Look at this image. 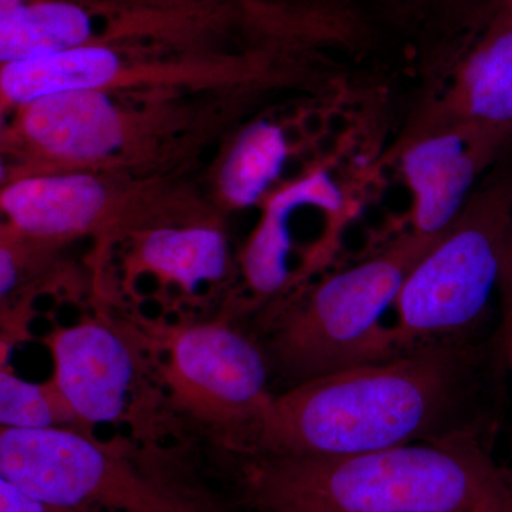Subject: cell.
I'll return each instance as SVG.
<instances>
[{
  "mask_svg": "<svg viewBox=\"0 0 512 512\" xmlns=\"http://www.w3.org/2000/svg\"><path fill=\"white\" fill-rule=\"evenodd\" d=\"M137 333L104 318H83L45 338L52 353V382L84 429L130 419L141 383Z\"/></svg>",
  "mask_w": 512,
  "mask_h": 512,
  "instance_id": "8",
  "label": "cell"
},
{
  "mask_svg": "<svg viewBox=\"0 0 512 512\" xmlns=\"http://www.w3.org/2000/svg\"><path fill=\"white\" fill-rule=\"evenodd\" d=\"M468 3H474L476 6H480V8H493V6H497L498 3L504 2V0H466Z\"/></svg>",
  "mask_w": 512,
  "mask_h": 512,
  "instance_id": "21",
  "label": "cell"
},
{
  "mask_svg": "<svg viewBox=\"0 0 512 512\" xmlns=\"http://www.w3.org/2000/svg\"><path fill=\"white\" fill-rule=\"evenodd\" d=\"M131 237L138 271L190 296L197 295L202 285L221 282L231 266L224 231L208 221L158 225Z\"/></svg>",
  "mask_w": 512,
  "mask_h": 512,
  "instance_id": "12",
  "label": "cell"
},
{
  "mask_svg": "<svg viewBox=\"0 0 512 512\" xmlns=\"http://www.w3.org/2000/svg\"><path fill=\"white\" fill-rule=\"evenodd\" d=\"M8 227L25 237L63 245L84 235H134L148 224L116 201L97 175L84 170L30 173L0 194Z\"/></svg>",
  "mask_w": 512,
  "mask_h": 512,
  "instance_id": "9",
  "label": "cell"
},
{
  "mask_svg": "<svg viewBox=\"0 0 512 512\" xmlns=\"http://www.w3.org/2000/svg\"><path fill=\"white\" fill-rule=\"evenodd\" d=\"M296 208L282 191L272 195L266 204L264 218L242 258L245 278L255 292L269 295L285 284L286 258L291 249L288 220Z\"/></svg>",
  "mask_w": 512,
  "mask_h": 512,
  "instance_id": "17",
  "label": "cell"
},
{
  "mask_svg": "<svg viewBox=\"0 0 512 512\" xmlns=\"http://www.w3.org/2000/svg\"><path fill=\"white\" fill-rule=\"evenodd\" d=\"M420 116L512 133V0L481 22L450 89Z\"/></svg>",
  "mask_w": 512,
  "mask_h": 512,
  "instance_id": "11",
  "label": "cell"
},
{
  "mask_svg": "<svg viewBox=\"0 0 512 512\" xmlns=\"http://www.w3.org/2000/svg\"><path fill=\"white\" fill-rule=\"evenodd\" d=\"M225 458L239 512H512V471L487 441Z\"/></svg>",
  "mask_w": 512,
  "mask_h": 512,
  "instance_id": "2",
  "label": "cell"
},
{
  "mask_svg": "<svg viewBox=\"0 0 512 512\" xmlns=\"http://www.w3.org/2000/svg\"><path fill=\"white\" fill-rule=\"evenodd\" d=\"M16 110L20 143L63 170L101 163L127 143L126 116L104 90L55 94Z\"/></svg>",
  "mask_w": 512,
  "mask_h": 512,
  "instance_id": "10",
  "label": "cell"
},
{
  "mask_svg": "<svg viewBox=\"0 0 512 512\" xmlns=\"http://www.w3.org/2000/svg\"><path fill=\"white\" fill-rule=\"evenodd\" d=\"M0 512H111L92 507H76L47 503L23 493L15 485L0 478Z\"/></svg>",
  "mask_w": 512,
  "mask_h": 512,
  "instance_id": "18",
  "label": "cell"
},
{
  "mask_svg": "<svg viewBox=\"0 0 512 512\" xmlns=\"http://www.w3.org/2000/svg\"><path fill=\"white\" fill-rule=\"evenodd\" d=\"M92 35V19L76 3H10L0 13V62H20L89 45Z\"/></svg>",
  "mask_w": 512,
  "mask_h": 512,
  "instance_id": "14",
  "label": "cell"
},
{
  "mask_svg": "<svg viewBox=\"0 0 512 512\" xmlns=\"http://www.w3.org/2000/svg\"><path fill=\"white\" fill-rule=\"evenodd\" d=\"M511 221L512 161H505L404 281L392 328L400 350L476 333L500 285Z\"/></svg>",
  "mask_w": 512,
  "mask_h": 512,
  "instance_id": "5",
  "label": "cell"
},
{
  "mask_svg": "<svg viewBox=\"0 0 512 512\" xmlns=\"http://www.w3.org/2000/svg\"><path fill=\"white\" fill-rule=\"evenodd\" d=\"M476 335L417 343L384 362L309 380L275 393L249 454L365 453L490 436L491 357ZM488 443V441H487ZM245 456V454H242Z\"/></svg>",
  "mask_w": 512,
  "mask_h": 512,
  "instance_id": "1",
  "label": "cell"
},
{
  "mask_svg": "<svg viewBox=\"0 0 512 512\" xmlns=\"http://www.w3.org/2000/svg\"><path fill=\"white\" fill-rule=\"evenodd\" d=\"M498 335L503 342L505 360L512 372V306L503 309V320H501Z\"/></svg>",
  "mask_w": 512,
  "mask_h": 512,
  "instance_id": "20",
  "label": "cell"
},
{
  "mask_svg": "<svg viewBox=\"0 0 512 512\" xmlns=\"http://www.w3.org/2000/svg\"><path fill=\"white\" fill-rule=\"evenodd\" d=\"M123 62L113 49L84 45L52 55L2 64L0 94L6 107L26 106L55 94L104 90L119 80Z\"/></svg>",
  "mask_w": 512,
  "mask_h": 512,
  "instance_id": "13",
  "label": "cell"
},
{
  "mask_svg": "<svg viewBox=\"0 0 512 512\" xmlns=\"http://www.w3.org/2000/svg\"><path fill=\"white\" fill-rule=\"evenodd\" d=\"M503 308L512 306V221L508 232L507 247H505L503 268H501L500 285Z\"/></svg>",
  "mask_w": 512,
  "mask_h": 512,
  "instance_id": "19",
  "label": "cell"
},
{
  "mask_svg": "<svg viewBox=\"0 0 512 512\" xmlns=\"http://www.w3.org/2000/svg\"><path fill=\"white\" fill-rule=\"evenodd\" d=\"M143 329L156 352L168 410L224 456L252 453L275 396L271 367L256 339L225 320L148 323Z\"/></svg>",
  "mask_w": 512,
  "mask_h": 512,
  "instance_id": "4",
  "label": "cell"
},
{
  "mask_svg": "<svg viewBox=\"0 0 512 512\" xmlns=\"http://www.w3.org/2000/svg\"><path fill=\"white\" fill-rule=\"evenodd\" d=\"M511 140L510 131L419 116L397 156L412 192L413 231L427 237L446 231Z\"/></svg>",
  "mask_w": 512,
  "mask_h": 512,
  "instance_id": "7",
  "label": "cell"
},
{
  "mask_svg": "<svg viewBox=\"0 0 512 512\" xmlns=\"http://www.w3.org/2000/svg\"><path fill=\"white\" fill-rule=\"evenodd\" d=\"M0 424L2 429L86 431L52 380L37 384L0 367Z\"/></svg>",
  "mask_w": 512,
  "mask_h": 512,
  "instance_id": "16",
  "label": "cell"
},
{
  "mask_svg": "<svg viewBox=\"0 0 512 512\" xmlns=\"http://www.w3.org/2000/svg\"><path fill=\"white\" fill-rule=\"evenodd\" d=\"M0 478L47 503L111 512H201L120 447L74 429L0 430Z\"/></svg>",
  "mask_w": 512,
  "mask_h": 512,
  "instance_id": "6",
  "label": "cell"
},
{
  "mask_svg": "<svg viewBox=\"0 0 512 512\" xmlns=\"http://www.w3.org/2000/svg\"><path fill=\"white\" fill-rule=\"evenodd\" d=\"M285 158L279 127L261 121L245 128L222 161L218 174L222 200L234 208L252 207L278 178Z\"/></svg>",
  "mask_w": 512,
  "mask_h": 512,
  "instance_id": "15",
  "label": "cell"
},
{
  "mask_svg": "<svg viewBox=\"0 0 512 512\" xmlns=\"http://www.w3.org/2000/svg\"><path fill=\"white\" fill-rule=\"evenodd\" d=\"M440 235L410 231L362 264L328 276L261 320L255 336L272 376L289 387L400 355L383 313Z\"/></svg>",
  "mask_w": 512,
  "mask_h": 512,
  "instance_id": "3",
  "label": "cell"
}]
</instances>
